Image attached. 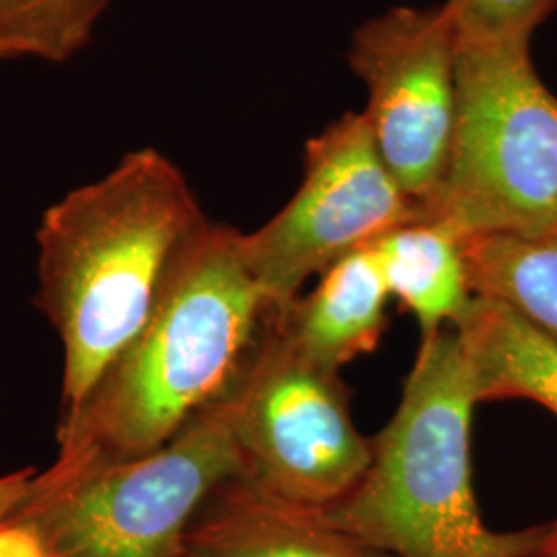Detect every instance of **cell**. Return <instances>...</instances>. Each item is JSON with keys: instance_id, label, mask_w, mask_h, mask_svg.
I'll return each instance as SVG.
<instances>
[{"instance_id": "cell-1", "label": "cell", "mask_w": 557, "mask_h": 557, "mask_svg": "<svg viewBox=\"0 0 557 557\" xmlns=\"http://www.w3.org/2000/svg\"><path fill=\"white\" fill-rule=\"evenodd\" d=\"M269 314L244 234L205 221L182 246L139 335L79 409L60 419L59 455L41 475L66 478L174 438L230 391Z\"/></svg>"}, {"instance_id": "cell-2", "label": "cell", "mask_w": 557, "mask_h": 557, "mask_svg": "<svg viewBox=\"0 0 557 557\" xmlns=\"http://www.w3.org/2000/svg\"><path fill=\"white\" fill-rule=\"evenodd\" d=\"M205 221L182 170L151 147L46 209L36 232L38 304L62 347L60 419L139 335Z\"/></svg>"}, {"instance_id": "cell-3", "label": "cell", "mask_w": 557, "mask_h": 557, "mask_svg": "<svg viewBox=\"0 0 557 557\" xmlns=\"http://www.w3.org/2000/svg\"><path fill=\"white\" fill-rule=\"evenodd\" d=\"M478 395L457 331L423 338L397 413L372 438V465L320 517L395 557H537L547 524L485 527L471 475Z\"/></svg>"}, {"instance_id": "cell-4", "label": "cell", "mask_w": 557, "mask_h": 557, "mask_svg": "<svg viewBox=\"0 0 557 557\" xmlns=\"http://www.w3.org/2000/svg\"><path fill=\"white\" fill-rule=\"evenodd\" d=\"M425 218L462 238L556 227L557 96L531 40L458 38L455 135Z\"/></svg>"}, {"instance_id": "cell-5", "label": "cell", "mask_w": 557, "mask_h": 557, "mask_svg": "<svg viewBox=\"0 0 557 557\" xmlns=\"http://www.w3.org/2000/svg\"><path fill=\"white\" fill-rule=\"evenodd\" d=\"M242 473L223 395L151 453L66 478L36 473L9 520L32 529L48 557H184L202 504Z\"/></svg>"}, {"instance_id": "cell-6", "label": "cell", "mask_w": 557, "mask_h": 557, "mask_svg": "<svg viewBox=\"0 0 557 557\" xmlns=\"http://www.w3.org/2000/svg\"><path fill=\"white\" fill-rule=\"evenodd\" d=\"M225 397L242 478L273 498L324 510L372 465V440L359 434L338 372L299 354L273 310Z\"/></svg>"}, {"instance_id": "cell-7", "label": "cell", "mask_w": 557, "mask_h": 557, "mask_svg": "<svg viewBox=\"0 0 557 557\" xmlns=\"http://www.w3.org/2000/svg\"><path fill=\"white\" fill-rule=\"evenodd\" d=\"M423 207L386 168L363 114L347 112L308 140L304 180L277 215L244 234V252L273 312L337 260L411 221Z\"/></svg>"}, {"instance_id": "cell-8", "label": "cell", "mask_w": 557, "mask_h": 557, "mask_svg": "<svg viewBox=\"0 0 557 557\" xmlns=\"http://www.w3.org/2000/svg\"><path fill=\"white\" fill-rule=\"evenodd\" d=\"M349 69L368 91L380 158L407 197L425 207L438 193L457 120L458 32L444 4L395 7L351 38Z\"/></svg>"}, {"instance_id": "cell-9", "label": "cell", "mask_w": 557, "mask_h": 557, "mask_svg": "<svg viewBox=\"0 0 557 557\" xmlns=\"http://www.w3.org/2000/svg\"><path fill=\"white\" fill-rule=\"evenodd\" d=\"M184 557H395L320 517L230 479L202 504L186 531Z\"/></svg>"}, {"instance_id": "cell-10", "label": "cell", "mask_w": 557, "mask_h": 557, "mask_svg": "<svg viewBox=\"0 0 557 557\" xmlns=\"http://www.w3.org/2000/svg\"><path fill=\"white\" fill-rule=\"evenodd\" d=\"M391 289L374 244L329 267L314 292L273 312L278 331L306 358L338 372L379 347Z\"/></svg>"}, {"instance_id": "cell-11", "label": "cell", "mask_w": 557, "mask_h": 557, "mask_svg": "<svg viewBox=\"0 0 557 557\" xmlns=\"http://www.w3.org/2000/svg\"><path fill=\"white\" fill-rule=\"evenodd\" d=\"M478 403L527 398L557 416V343L502 301L475 296L457 326Z\"/></svg>"}, {"instance_id": "cell-12", "label": "cell", "mask_w": 557, "mask_h": 557, "mask_svg": "<svg viewBox=\"0 0 557 557\" xmlns=\"http://www.w3.org/2000/svg\"><path fill=\"white\" fill-rule=\"evenodd\" d=\"M391 296L418 317L421 338L457 326L473 304L462 236L440 220L411 221L374 242Z\"/></svg>"}, {"instance_id": "cell-13", "label": "cell", "mask_w": 557, "mask_h": 557, "mask_svg": "<svg viewBox=\"0 0 557 557\" xmlns=\"http://www.w3.org/2000/svg\"><path fill=\"white\" fill-rule=\"evenodd\" d=\"M462 252L473 296L502 301L557 343V225L465 236Z\"/></svg>"}, {"instance_id": "cell-14", "label": "cell", "mask_w": 557, "mask_h": 557, "mask_svg": "<svg viewBox=\"0 0 557 557\" xmlns=\"http://www.w3.org/2000/svg\"><path fill=\"white\" fill-rule=\"evenodd\" d=\"M108 2L0 0V59H71L89 40Z\"/></svg>"}, {"instance_id": "cell-15", "label": "cell", "mask_w": 557, "mask_h": 557, "mask_svg": "<svg viewBox=\"0 0 557 557\" xmlns=\"http://www.w3.org/2000/svg\"><path fill=\"white\" fill-rule=\"evenodd\" d=\"M557 0H446L460 40H531Z\"/></svg>"}, {"instance_id": "cell-16", "label": "cell", "mask_w": 557, "mask_h": 557, "mask_svg": "<svg viewBox=\"0 0 557 557\" xmlns=\"http://www.w3.org/2000/svg\"><path fill=\"white\" fill-rule=\"evenodd\" d=\"M0 557H48V554L32 529L7 520L0 527Z\"/></svg>"}, {"instance_id": "cell-17", "label": "cell", "mask_w": 557, "mask_h": 557, "mask_svg": "<svg viewBox=\"0 0 557 557\" xmlns=\"http://www.w3.org/2000/svg\"><path fill=\"white\" fill-rule=\"evenodd\" d=\"M36 469H21L15 473L0 478V527L15 515V510L27 498L32 481L36 478Z\"/></svg>"}, {"instance_id": "cell-18", "label": "cell", "mask_w": 557, "mask_h": 557, "mask_svg": "<svg viewBox=\"0 0 557 557\" xmlns=\"http://www.w3.org/2000/svg\"><path fill=\"white\" fill-rule=\"evenodd\" d=\"M537 557H557V518L549 522L547 535H545V541L539 549Z\"/></svg>"}]
</instances>
